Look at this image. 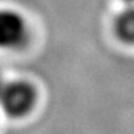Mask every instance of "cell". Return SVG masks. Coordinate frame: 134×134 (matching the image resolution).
I'll use <instances>...</instances> for the list:
<instances>
[{"mask_svg": "<svg viewBox=\"0 0 134 134\" xmlns=\"http://www.w3.org/2000/svg\"><path fill=\"white\" fill-rule=\"evenodd\" d=\"M37 91L32 83L25 80L6 81L0 94V109L13 119L29 115L36 107Z\"/></svg>", "mask_w": 134, "mask_h": 134, "instance_id": "obj_1", "label": "cell"}, {"mask_svg": "<svg viewBox=\"0 0 134 134\" xmlns=\"http://www.w3.org/2000/svg\"><path fill=\"white\" fill-rule=\"evenodd\" d=\"M124 5H134V0H122Z\"/></svg>", "mask_w": 134, "mask_h": 134, "instance_id": "obj_5", "label": "cell"}, {"mask_svg": "<svg viewBox=\"0 0 134 134\" xmlns=\"http://www.w3.org/2000/svg\"><path fill=\"white\" fill-rule=\"evenodd\" d=\"M5 80H4V77L1 76V73H0V94H1V92H3V88H4L5 86Z\"/></svg>", "mask_w": 134, "mask_h": 134, "instance_id": "obj_4", "label": "cell"}, {"mask_svg": "<svg viewBox=\"0 0 134 134\" xmlns=\"http://www.w3.org/2000/svg\"><path fill=\"white\" fill-rule=\"evenodd\" d=\"M113 32L120 42L134 46V5H124V8L115 15Z\"/></svg>", "mask_w": 134, "mask_h": 134, "instance_id": "obj_3", "label": "cell"}, {"mask_svg": "<svg viewBox=\"0 0 134 134\" xmlns=\"http://www.w3.org/2000/svg\"><path fill=\"white\" fill-rule=\"evenodd\" d=\"M30 40V27L23 14L13 9H0V50L19 51Z\"/></svg>", "mask_w": 134, "mask_h": 134, "instance_id": "obj_2", "label": "cell"}]
</instances>
